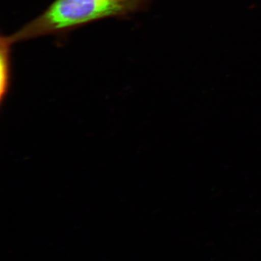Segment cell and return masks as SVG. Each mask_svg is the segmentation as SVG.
Returning a JSON list of instances; mask_svg holds the SVG:
<instances>
[{"instance_id": "obj_2", "label": "cell", "mask_w": 261, "mask_h": 261, "mask_svg": "<svg viewBox=\"0 0 261 261\" xmlns=\"http://www.w3.org/2000/svg\"><path fill=\"white\" fill-rule=\"evenodd\" d=\"M12 44L8 42L6 37L2 36L1 39V79H0V99L4 100L10 82V48Z\"/></svg>"}, {"instance_id": "obj_1", "label": "cell", "mask_w": 261, "mask_h": 261, "mask_svg": "<svg viewBox=\"0 0 261 261\" xmlns=\"http://www.w3.org/2000/svg\"><path fill=\"white\" fill-rule=\"evenodd\" d=\"M149 0H55L42 14L7 40L14 43L54 35L113 17H126L145 10Z\"/></svg>"}]
</instances>
